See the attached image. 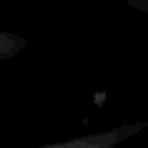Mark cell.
I'll list each match as a JSON object with an SVG mask.
<instances>
[{
	"instance_id": "obj_2",
	"label": "cell",
	"mask_w": 148,
	"mask_h": 148,
	"mask_svg": "<svg viewBox=\"0 0 148 148\" xmlns=\"http://www.w3.org/2000/svg\"><path fill=\"white\" fill-rule=\"evenodd\" d=\"M25 45V40L18 36L0 32V59L15 56Z\"/></svg>"
},
{
	"instance_id": "obj_1",
	"label": "cell",
	"mask_w": 148,
	"mask_h": 148,
	"mask_svg": "<svg viewBox=\"0 0 148 148\" xmlns=\"http://www.w3.org/2000/svg\"><path fill=\"white\" fill-rule=\"evenodd\" d=\"M132 130H134V127H125V128L108 132L104 134L90 135L87 138L77 139L75 141H69L66 143L40 147V148H110L114 143H117L119 140H121V138L131 134Z\"/></svg>"
}]
</instances>
